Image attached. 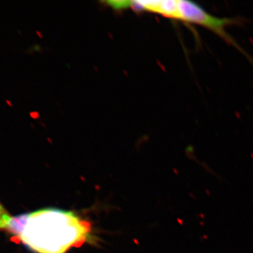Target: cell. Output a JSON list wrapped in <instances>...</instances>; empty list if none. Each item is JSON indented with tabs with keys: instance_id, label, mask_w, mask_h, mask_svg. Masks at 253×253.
I'll return each mask as SVG.
<instances>
[{
	"instance_id": "6da1fadb",
	"label": "cell",
	"mask_w": 253,
	"mask_h": 253,
	"mask_svg": "<svg viewBox=\"0 0 253 253\" xmlns=\"http://www.w3.org/2000/svg\"><path fill=\"white\" fill-rule=\"evenodd\" d=\"M7 231L35 253H68L93 239L89 221L54 208L12 217Z\"/></svg>"
},
{
	"instance_id": "7a4b0ae2",
	"label": "cell",
	"mask_w": 253,
	"mask_h": 253,
	"mask_svg": "<svg viewBox=\"0 0 253 253\" xmlns=\"http://www.w3.org/2000/svg\"><path fill=\"white\" fill-rule=\"evenodd\" d=\"M176 20L206 28L234 46L243 54H247L237 44L235 40L229 34L227 28L238 23L234 18H220L211 14L194 1L177 0V14Z\"/></svg>"
},
{
	"instance_id": "3957f363",
	"label": "cell",
	"mask_w": 253,
	"mask_h": 253,
	"mask_svg": "<svg viewBox=\"0 0 253 253\" xmlns=\"http://www.w3.org/2000/svg\"><path fill=\"white\" fill-rule=\"evenodd\" d=\"M156 13L165 17L175 19L177 13V0H159Z\"/></svg>"
},
{
	"instance_id": "277c9868",
	"label": "cell",
	"mask_w": 253,
	"mask_h": 253,
	"mask_svg": "<svg viewBox=\"0 0 253 253\" xmlns=\"http://www.w3.org/2000/svg\"><path fill=\"white\" fill-rule=\"evenodd\" d=\"M12 216L10 215L4 206L0 204V230L7 231Z\"/></svg>"
},
{
	"instance_id": "5b68a950",
	"label": "cell",
	"mask_w": 253,
	"mask_h": 253,
	"mask_svg": "<svg viewBox=\"0 0 253 253\" xmlns=\"http://www.w3.org/2000/svg\"><path fill=\"white\" fill-rule=\"evenodd\" d=\"M107 3L115 9H126L131 6V1H109Z\"/></svg>"
}]
</instances>
